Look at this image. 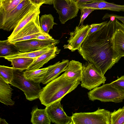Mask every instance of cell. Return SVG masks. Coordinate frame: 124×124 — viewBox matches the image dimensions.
<instances>
[{
    "label": "cell",
    "instance_id": "1",
    "mask_svg": "<svg viewBox=\"0 0 124 124\" xmlns=\"http://www.w3.org/2000/svg\"><path fill=\"white\" fill-rule=\"evenodd\" d=\"M115 20H110L101 29L87 36L78 50L84 60L94 64L104 75L121 58L113 47Z\"/></svg>",
    "mask_w": 124,
    "mask_h": 124
},
{
    "label": "cell",
    "instance_id": "2",
    "mask_svg": "<svg viewBox=\"0 0 124 124\" xmlns=\"http://www.w3.org/2000/svg\"><path fill=\"white\" fill-rule=\"evenodd\" d=\"M81 81L68 78L64 73L50 81L42 89L39 99L41 103L46 106L62 99L74 90Z\"/></svg>",
    "mask_w": 124,
    "mask_h": 124
},
{
    "label": "cell",
    "instance_id": "3",
    "mask_svg": "<svg viewBox=\"0 0 124 124\" xmlns=\"http://www.w3.org/2000/svg\"><path fill=\"white\" fill-rule=\"evenodd\" d=\"M40 7L30 0H24L11 12L0 13V29L8 31L13 30L30 11Z\"/></svg>",
    "mask_w": 124,
    "mask_h": 124
},
{
    "label": "cell",
    "instance_id": "4",
    "mask_svg": "<svg viewBox=\"0 0 124 124\" xmlns=\"http://www.w3.org/2000/svg\"><path fill=\"white\" fill-rule=\"evenodd\" d=\"M23 71L15 69L14 78L10 84L22 90L27 100L31 101L39 98L42 89L40 83H36L26 79Z\"/></svg>",
    "mask_w": 124,
    "mask_h": 124
},
{
    "label": "cell",
    "instance_id": "5",
    "mask_svg": "<svg viewBox=\"0 0 124 124\" xmlns=\"http://www.w3.org/2000/svg\"><path fill=\"white\" fill-rule=\"evenodd\" d=\"M89 99L98 100L103 102L120 103L124 99V95L110 83L96 87L87 93Z\"/></svg>",
    "mask_w": 124,
    "mask_h": 124
},
{
    "label": "cell",
    "instance_id": "6",
    "mask_svg": "<svg viewBox=\"0 0 124 124\" xmlns=\"http://www.w3.org/2000/svg\"><path fill=\"white\" fill-rule=\"evenodd\" d=\"M73 124H110V112L98 108L91 112L73 113L71 116Z\"/></svg>",
    "mask_w": 124,
    "mask_h": 124
},
{
    "label": "cell",
    "instance_id": "7",
    "mask_svg": "<svg viewBox=\"0 0 124 124\" xmlns=\"http://www.w3.org/2000/svg\"><path fill=\"white\" fill-rule=\"evenodd\" d=\"M106 78L92 63L83 65L81 85L91 90L105 83Z\"/></svg>",
    "mask_w": 124,
    "mask_h": 124
},
{
    "label": "cell",
    "instance_id": "8",
    "mask_svg": "<svg viewBox=\"0 0 124 124\" xmlns=\"http://www.w3.org/2000/svg\"><path fill=\"white\" fill-rule=\"evenodd\" d=\"M39 15L29 23L11 39L8 40L9 42L14 44L19 41L35 39L40 35L47 34L44 33L41 29Z\"/></svg>",
    "mask_w": 124,
    "mask_h": 124
},
{
    "label": "cell",
    "instance_id": "9",
    "mask_svg": "<svg viewBox=\"0 0 124 124\" xmlns=\"http://www.w3.org/2000/svg\"><path fill=\"white\" fill-rule=\"evenodd\" d=\"M53 4L59 15L61 23L63 24L77 16L79 9L74 0H71L70 4L66 0H54Z\"/></svg>",
    "mask_w": 124,
    "mask_h": 124
},
{
    "label": "cell",
    "instance_id": "10",
    "mask_svg": "<svg viewBox=\"0 0 124 124\" xmlns=\"http://www.w3.org/2000/svg\"><path fill=\"white\" fill-rule=\"evenodd\" d=\"M59 42V40L53 39L49 40L32 39L14 44L20 52L24 53L34 51L49 47H54Z\"/></svg>",
    "mask_w": 124,
    "mask_h": 124
},
{
    "label": "cell",
    "instance_id": "11",
    "mask_svg": "<svg viewBox=\"0 0 124 124\" xmlns=\"http://www.w3.org/2000/svg\"><path fill=\"white\" fill-rule=\"evenodd\" d=\"M61 100L46 106V110L51 122L57 124H73L72 117L68 116L61 105Z\"/></svg>",
    "mask_w": 124,
    "mask_h": 124
},
{
    "label": "cell",
    "instance_id": "12",
    "mask_svg": "<svg viewBox=\"0 0 124 124\" xmlns=\"http://www.w3.org/2000/svg\"><path fill=\"white\" fill-rule=\"evenodd\" d=\"M90 28L88 24L77 26L74 31L70 33V36L67 41L68 44L64 46V49L68 48L72 52L78 50L87 36Z\"/></svg>",
    "mask_w": 124,
    "mask_h": 124
},
{
    "label": "cell",
    "instance_id": "13",
    "mask_svg": "<svg viewBox=\"0 0 124 124\" xmlns=\"http://www.w3.org/2000/svg\"><path fill=\"white\" fill-rule=\"evenodd\" d=\"M79 9L88 8L96 10H106L115 12L124 11V5L108 2L104 0H99L90 3L77 5Z\"/></svg>",
    "mask_w": 124,
    "mask_h": 124
},
{
    "label": "cell",
    "instance_id": "14",
    "mask_svg": "<svg viewBox=\"0 0 124 124\" xmlns=\"http://www.w3.org/2000/svg\"><path fill=\"white\" fill-rule=\"evenodd\" d=\"M69 61L68 60L63 59L61 62L59 61L48 66V70L42 83L46 84L57 78L62 72L65 71Z\"/></svg>",
    "mask_w": 124,
    "mask_h": 124
},
{
    "label": "cell",
    "instance_id": "15",
    "mask_svg": "<svg viewBox=\"0 0 124 124\" xmlns=\"http://www.w3.org/2000/svg\"><path fill=\"white\" fill-rule=\"evenodd\" d=\"M61 50L55 46L36 58L26 71L39 69L50 60L54 58L60 53Z\"/></svg>",
    "mask_w": 124,
    "mask_h": 124
},
{
    "label": "cell",
    "instance_id": "16",
    "mask_svg": "<svg viewBox=\"0 0 124 124\" xmlns=\"http://www.w3.org/2000/svg\"><path fill=\"white\" fill-rule=\"evenodd\" d=\"M31 122L33 124H50L51 121L46 110L38 109L37 106H33L31 112Z\"/></svg>",
    "mask_w": 124,
    "mask_h": 124
},
{
    "label": "cell",
    "instance_id": "17",
    "mask_svg": "<svg viewBox=\"0 0 124 124\" xmlns=\"http://www.w3.org/2000/svg\"><path fill=\"white\" fill-rule=\"evenodd\" d=\"M13 90L9 85L0 77V101L1 102L7 105L13 106L15 102L11 99Z\"/></svg>",
    "mask_w": 124,
    "mask_h": 124
},
{
    "label": "cell",
    "instance_id": "18",
    "mask_svg": "<svg viewBox=\"0 0 124 124\" xmlns=\"http://www.w3.org/2000/svg\"><path fill=\"white\" fill-rule=\"evenodd\" d=\"M83 65L75 60L70 61L65 72V75L69 78L77 79L81 81Z\"/></svg>",
    "mask_w": 124,
    "mask_h": 124
},
{
    "label": "cell",
    "instance_id": "19",
    "mask_svg": "<svg viewBox=\"0 0 124 124\" xmlns=\"http://www.w3.org/2000/svg\"><path fill=\"white\" fill-rule=\"evenodd\" d=\"M40 7L31 10L21 21L13 30L11 34L8 38V40L11 39L29 23L34 20L39 14H40Z\"/></svg>",
    "mask_w": 124,
    "mask_h": 124
},
{
    "label": "cell",
    "instance_id": "20",
    "mask_svg": "<svg viewBox=\"0 0 124 124\" xmlns=\"http://www.w3.org/2000/svg\"><path fill=\"white\" fill-rule=\"evenodd\" d=\"M113 43L115 52L121 57L124 56V32L116 27L113 37Z\"/></svg>",
    "mask_w": 124,
    "mask_h": 124
},
{
    "label": "cell",
    "instance_id": "21",
    "mask_svg": "<svg viewBox=\"0 0 124 124\" xmlns=\"http://www.w3.org/2000/svg\"><path fill=\"white\" fill-rule=\"evenodd\" d=\"M48 70L47 67L23 72L24 77L27 79L36 83H42Z\"/></svg>",
    "mask_w": 124,
    "mask_h": 124
},
{
    "label": "cell",
    "instance_id": "22",
    "mask_svg": "<svg viewBox=\"0 0 124 124\" xmlns=\"http://www.w3.org/2000/svg\"><path fill=\"white\" fill-rule=\"evenodd\" d=\"M14 44L10 43L8 39L0 41V57H4L20 52Z\"/></svg>",
    "mask_w": 124,
    "mask_h": 124
},
{
    "label": "cell",
    "instance_id": "23",
    "mask_svg": "<svg viewBox=\"0 0 124 124\" xmlns=\"http://www.w3.org/2000/svg\"><path fill=\"white\" fill-rule=\"evenodd\" d=\"M35 59L25 57H18L8 59L11 65L15 69L23 71L26 70L34 61Z\"/></svg>",
    "mask_w": 124,
    "mask_h": 124
},
{
    "label": "cell",
    "instance_id": "24",
    "mask_svg": "<svg viewBox=\"0 0 124 124\" xmlns=\"http://www.w3.org/2000/svg\"><path fill=\"white\" fill-rule=\"evenodd\" d=\"M54 47H47L32 52L24 53L20 52L17 54L5 56L4 58L7 60L8 59L21 57L35 59L42 54L46 53L51 48Z\"/></svg>",
    "mask_w": 124,
    "mask_h": 124
},
{
    "label": "cell",
    "instance_id": "25",
    "mask_svg": "<svg viewBox=\"0 0 124 124\" xmlns=\"http://www.w3.org/2000/svg\"><path fill=\"white\" fill-rule=\"evenodd\" d=\"M54 18L51 14H45L41 16L39 21L41 29L45 33L49 34V31L54 25L57 24L54 21Z\"/></svg>",
    "mask_w": 124,
    "mask_h": 124
},
{
    "label": "cell",
    "instance_id": "26",
    "mask_svg": "<svg viewBox=\"0 0 124 124\" xmlns=\"http://www.w3.org/2000/svg\"><path fill=\"white\" fill-rule=\"evenodd\" d=\"M24 0H2L0 1V13L11 12Z\"/></svg>",
    "mask_w": 124,
    "mask_h": 124
},
{
    "label": "cell",
    "instance_id": "27",
    "mask_svg": "<svg viewBox=\"0 0 124 124\" xmlns=\"http://www.w3.org/2000/svg\"><path fill=\"white\" fill-rule=\"evenodd\" d=\"M15 69L13 67L0 65V77L7 83L10 84L14 78Z\"/></svg>",
    "mask_w": 124,
    "mask_h": 124
},
{
    "label": "cell",
    "instance_id": "28",
    "mask_svg": "<svg viewBox=\"0 0 124 124\" xmlns=\"http://www.w3.org/2000/svg\"><path fill=\"white\" fill-rule=\"evenodd\" d=\"M110 124H124V105L110 112Z\"/></svg>",
    "mask_w": 124,
    "mask_h": 124
},
{
    "label": "cell",
    "instance_id": "29",
    "mask_svg": "<svg viewBox=\"0 0 124 124\" xmlns=\"http://www.w3.org/2000/svg\"><path fill=\"white\" fill-rule=\"evenodd\" d=\"M124 95V75L110 83Z\"/></svg>",
    "mask_w": 124,
    "mask_h": 124
},
{
    "label": "cell",
    "instance_id": "30",
    "mask_svg": "<svg viewBox=\"0 0 124 124\" xmlns=\"http://www.w3.org/2000/svg\"><path fill=\"white\" fill-rule=\"evenodd\" d=\"M81 11V14L79 24L78 26H82L83 25V22L85 19L95 9L91 8H83L80 9Z\"/></svg>",
    "mask_w": 124,
    "mask_h": 124
},
{
    "label": "cell",
    "instance_id": "31",
    "mask_svg": "<svg viewBox=\"0 0 124 124\" xmlns=\"http://www.w3.org/2000/svg\"><path fill=\"white\" fill-rule=\"evenodd\" d=\"M107 22L108 21H107L100 23L92 24L90 25L91 28L87 36L101 29L106 24Z\"/></svg>",
    "mask_w": 124,
    "mask_h": 124
},
{
    "label": "cell",
    "instance_id": "32",
    "mask_svg": "<svg viewBox=\"0 0 124 124\" xmlns=\"http://www.w3.org/2000/svg\"><path fill=\"white\" fill-rule=\"evenodd\" d=\"M111 16H114L116 18L120 20L124 24V16L118 15L114 14H106L102 18L103 20L108 18Z\"/></svg>",
    "mask_w": 124,
    "mask_h": 124
},
{
    "label": "cell",
    "instance_id": "33",
    "mask_svg": "<svg viewBox=\"0 0 124 124\" xmlns=\"http://www.w3.org/2000/svg\"><path fill=\"white\" fill-rule=\"evenodd\" d=\"M53 39L52 37L49 34L39 35L37 36L35 39L41 40H49Z\"/></svg>",
    "mask_w": 124,
    "mask_h": 124
},
{
    "label": "cell",
    "instance_id": "34",
    "mask_svg": "<svg viewBox=\"0 0 124 124\" xmlns=\"http://www.w3.org/2000/svg\"><path fill=\"white\" fill-rule=\"evenodd\" d=\"M115 23V27L120 29L124 32V24L119 22L118 19L116 18Z\"/></svg>",
    "mask_w": 124,
    "mask_h": 124
},
{
    "label": "cell",
    "instance_id": "35",
    "mask_svg": "<svg viewBox=\"0 0 124 124\" xmlns=\"http://www.w3.org/2000/svg\"><path fill=\"white\" fill-rule=\"evenodd\" d=\"M99 0H74L77 5L85 4L89 2H93Z\"/></svg>",
    "mask_w": 124,
    "mask_h": 124
},
{
    "label": "cell",
    "instance_id": "36",
    "mask_svg": "<svg viewBox=\"0 0 124 124\" xmlns=\"http://www.w3.org/2000/svg\"><path fill=\"white\" fill-rule=\"evenodd\" d=\"M34 4L40 6L44 4V0H30Z\"/></svg>",
    "mask_w": 124,
    "mask_h": 124
},
{
    "label": "cell",
    "instance_id": "37",
    "mask_svg": "<svg viewBox=\"0 0 124 124\" xmlns=\"http://www.w3.org/2000/svg\"><path fill=\"white\" fill-rule=\"evenodd\" d=\"M54 0H44V4L48 5H52L53 4V1Z\"/></svg>",
    "mask_w": 124,
    "mask_h": 124
},
{
    "label": "cell",
    "instance_id": "38",
    "mask_svg": "<svg viewBox=\"0 0 124 124\" xmlns=\"http://www.w3.org/2000/svg\"><path fill=\"white\" fill-rule=\"evenodd\" d=\"M0 124H8L4 119L2 118H0Z\"/></svg>",
    "mask_w": 124,
    "mask_h": 124
},
{
    "label": "cell",
    "instance_id": "39",
    "mask_svg": "<svg viewBox=\"0 0 124 124\" xmlns=\"http://www.w3.org/2000/svg\"><path fill=\"white\" fill-rule=\"evenodd\" d=\"M110 20L112 21H113L115 20L116 18L114 16H111L110 17Z\"/></svg>",
    "mask_w": 124,
    "mask_h": 124
},
{
    "label": "cell",
    "instance_id": "40",
    "mask_svg": "<svg viewBox=\"0 0 124 124\" xmlns=\"http://www.w3.org/2000/svg\"><path fill=\"white\" fill-rule=\"evenodd\" d=\"M70 4L71 2V0H66Z\"/></svg>",
    "mask_w": 124,
    "mask_h": 124
},
{
    "label": "cell",
    "instance_id": "41",
    "mask_svg": "<svg viewBox=\"0 0 124 124\" xmlns=\"http://www.w3.org/2000/svg\"><path fill=\"white\" fill-rule=\"evenodd\" d=\"M1 0H0V1Z\"/></svg>",
    "mask_w": 124,
    "mask_h": 124
},
{
    "label": "cell",
    "instance_id": "42",
    "mask_svg": "<svg viewBox=\"0 0 124 124\" xmlns=\"http://www.w3.org/2000/svg\"><path fill=\"white\" fill-rule=\"evenodd\" d=\"M1 1V0H0Z\"/></svg>",
    "mask_w": 124,
    "mask_h": 124
}]
</instances>
